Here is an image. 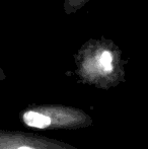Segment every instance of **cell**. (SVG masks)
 <instances>
[{
  "instance_id": "cell-1",
  "label": "cell",
  "mask_w": 148,
  "mask_h": 149,
  "mask_svg": "<svg viewBox=\"0 0 148 149\" xmlns=\"http://www.w3.org/2000/svg\"><path fill=\"white\" fill-rule=\"evenodd\" d=\"M76 73L81 81L101 88L115 86L124 81L122 50L114 41L101 37L89 39L74 55Z\"/></svg>"
},
{
  "instance_id": "cell-2",
  "label": "cell",
  "mask_w": 148,
  "mask_h": 149,
  "mask_svg": "<svg viewBox=\"0 0 148 149\" xmlns=\"http://www.w3.org/2000/svg\"><path fill=\"white\" fill-rule=\"evenodd\" d=\"M80 114L65 109H40L26 111L22 115V122L28 127L47 129L51 127L71 126L73 122L80 121Z\"/></svg>"
},
{
  "instance_id": "cell-3",
  "label": "cell",
  "mask_w": 148,
  "mask_h": 149,
  "mask_svg": "<svg viewBox=\"0 0 148 149\" xmlns=\"http://www.w3.org/2000/svg\"><path fill=\"white\" fill-rule=\"evenodd\" d=\"M0 149H49L46 144L38 143L32 139L17 138L15 136H4L0 139ZM53 149V148H50Z\"/></svg>"
},
{
  "instance_id": "cell-4",
  "label": "cell",
  "mask_w": 148,
  "mask_h": 149,
  "mask_svg": "<svg viewBox=\"0 0 148 149\" xmlns=\"http://www.w3.org/2000/svg\"><path fill=\"white\" fill-rule=\"evenodd\" d=\"M88 1H90V0H64V12L67 15L73 14L78 10L82 9L86 5V3H88Z\"/></svg>"
},
{
  "instance_id": "cell-5",
  "label": "cell",
  "mask_w": 148,
  "mask_h": 149,
  "mask_svg": "<svg viewBox=\"0 0 148 149\" xmlns=\"http://www.w3.org/2000/svg\"><path fill=\"white\" fill-rule=\"evenodd\" d=\"M5 78V74H4V72L2 71V69L0 68V80H2V79Z\"/></svg>"
}]
</instances>
